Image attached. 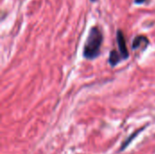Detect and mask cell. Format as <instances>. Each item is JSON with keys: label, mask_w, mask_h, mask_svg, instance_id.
<instances>
[{"label": "cell", "mask_w": 155, "mask_h": 154, "mask_svg": "<svg viewBox=\"0 0 155 154\" xmlns=\"http://www.w3.org/2000/svg\"><path fill=\"white\" fill-rule=\"evenodd\" d=\"M148 0H134V3L137 4V5H142L145 2H147Z\"/></svg>", "instance_id": "5"}, {"label": "cell", "mask_w": 155, "mask_h": 154, "mask_svg": "<svg viewBox=\"0 0 155 154\" xmlns=\"http://www.w3.org/2000/svg\"><path fill=\"white\" fill-rule=\"evenodd\" d=\"M104 41V35L98 26L91 27L86 41L84 45L83 55L87 60H94L101 54V47Z\"/></svg>", "instance_id": "1"}, {"label": "cell", "mask_w": 155, "mask_h": 154, "mask_svg": "<svg viewBox=\"0 0 155 154\" xmlns=\"http://www.w3.org/2000/svg\"><path fill=\"white\" fill-rule=\"evenodd\" d=\"M123 59L121 54L116 51V50H112L110 52V54H109V64L112 67L114 66H116Z\"/></svg>", "instance_id": "4"}, {"label": "cell", "mask_w": 155, "mask_h": 154, "mask_svg": "<svg viewBox=\"0 0 155 154\" xmlns=\"http://www.w3.org/2000/svg\"><path fill=\"white\" fill-rule=\"evenodd\" d=\"M116 41H117V44H118L119 53L121 54L123 59L124 60L128 59L130 54H129V52H128V49H127L124 34V33H123V31L121 29H119L117 31V33H116Z\"/></svg>", "instance_id": "2"}, {"label": "cell", "mask_w": 155, "mask_h": 154, "mask_svg": "<svg viewBox=\"0 0 155 154\" xmlns=\"http://www.w3.org/2000/svg\"><path fill=\"white\" fill-rule=\"evenodd\" d=\"M148 44H149V40L146 36L138 35L134 39L132 48L134 50H137V49H143V50L148 46Z\"/></svg>", "instance_id": "3"}, {"label": "cell", "mask_w": 155, "mask_h": 154, "mask_svg": "<svg viewBox=\"0 0 155 154\" xmlns=\"http://www.w3.org/2000/svg\"><path fill=\"white\" fill-rule=\"evenodd\" d=\"M97 0H91V2H96Z\"/></svg>", "instance_id": "6"}]
</instances>
